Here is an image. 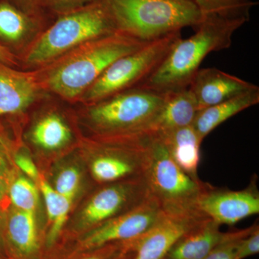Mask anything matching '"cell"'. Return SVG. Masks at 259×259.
Returning <instances> with one entry per match:
<instances>
[{"label": "cell", "instance_id": "6da1fadb", "mask_svg": "<svg viewBox=\"0 0 259 259\" xmlns=\"http://www.w3.org/2000/svg\"><path fill=\"white\" fill-rule=\"evenodd\" d=\"M245 23L220 17L203 18L195 34L180 38L154 72L138 88L161 93L188 88L207 56L231 47L233 34Z\"/></svg>", "mask_w": 259, "mask_h": 259}, {"label": "cell", "instance_id": "7a4b0ae2", "mask_svg": "<svg viewBox=\"0 0 259 259\" xmlns=\"http://www.w3.org/2000/svg\"><path fill=\"white\" fill-rule=\"evenodd\" d=\"M116 31L148 42L197 28L203 18L192 0H102Z\"/></svg>", "mask_w": 259, "mask_h": 259}, {"label": "cell", "instance_id": "3957f363", "mask_svg": "<svg viewBox=\"0 0 259 259\" xmlns=\"http://www.w3.org/2000/svg\"><path fill=\"white\" fill-rule=\"evenodd\" d=\"M146 42L117 32L88 42L49 73V88L64 98L79 96L112 63Z\"/></svg>", "mask_w": 259, "mask_h": 259}, {"label": "cell", "instance_id": "277c9868", "mask_svg": "<svg viewBox=\"0 0 259 259\" xmlns=\"http://www.w3.org/2000/svg\"><path fill=\"white\" fill-rule=\"evenodd\" d=\"M117 32L102 0L59 15L29 51V64H44L71 49Z\"/></svg>", "mask_w": 259, "mask_h": 259}, {"label": "cell", "instance_id": "5b68a950", "mask_svg": "<svg viewBox=\"0 0 259 259\" xmlns=\"http://www.w3.org/2000/svg\"><path fill=\"white\" fill-rule=\"evenodd\" d=\"M166 93L143 88L126 90L93 103L89 118L100 134L134 136L152 132Z\"/></svg>", "mask_w": 259, "mask_h": 259}, {"label": "cell", "instance_id": "8992f818", "mask_svg": "<svg viewBox=\"0 0 259 259\" xmlns=\"http://www.w3.org/2000/svg\"><path fill=\"white\" fill-rule=\"evenodd\" d=\"M149 150L145 180L150 195L158 201L166 213L199 211L197 201L209 185L194 180L177 164L159 135L151 133Z\"/></svg>", "mask_w": 259, "mask_h": 259}, {"label": "cell", "instance_id": "52a82bcc", "mask_svg": "<svg viewBox=\"0 0 259 259\" xmlns=\"http://www.w3.org/2000/svg\"><path fill=\"white\" fill-rule=\"evenodd\" d=\"M180 38L181 31L155 39L112 63L83 93V100L95 103L138 88L154 72Z\"/></svg>", "mask_w": 259, "mask_h": 259}, {"label": "cell", "instance_id": "ba28073f", "mask_svg": "<svg viewBox=\"0 0 259 259\" xmlns=\"http://www.w3.org/2000/svg\"><path fill=\"white\" fill-rule=\"evenodd\" d=\"M166 213L158 201L150 195L128 212L94 228L83 237L80 248L95 250L110 243L139 238L151 230Z\"/></svg>", "mask_w": 259, "mask_h": 259}, {"label": "cell", "instance_id": "9c48e42d", "mask_svg": "<svg viewBox=\"0 0 259 259\" xmlns=\"http://www.w3.org/2000/svg\"><path fill=\"white\" fill-rule=\"evenodd\" d=\"M197 209L218 225L236 224L258 214L259 194L255 182L245 190H218L209 185L197 203Z\"/></svg>", "mask_w": 259, "mask_h": 259}, {"label": "cell", "instance_id": "30bf717a", "mask_svg": "<svg viewBox=\"0 0 259 259\" xmlns=\"http://www.w3.org/2000/svg\"><path fill=\"white\" fill-rule=\"evenodd\" d=\"M207 218L199 211L166 213L140 238L134 259H163L181 237Z\"/></svg>", "mask_w": 259, "mask_h": 259}, {"label": "cell", "instance_id": "8fae6325", "mask_svg": "<svg viewBox=\"0 0 259 259\" xmlns=\"http://www.w3.org/2000/svg\"><path fill=\"white\" fill-rule=\"evenodd\" d=\"M256 85L216 68L199 69L189 89L199 111L256 88Z\"/></svg>", "mask_w": 259, "mask_h": 259}, {"label": "cell", "instance_id": "7c38bea8", "mask_svg": "<svg viewBox=\"0 0 259 259\" xmlns=\"http://www.w3.org/2000/svg\"><path fill=\"white\" fill-rule=\"evenodd\" d=\"M220 226L209 218L204 220L181 237L163 259H203L235 233H223Z\"/></svg>", "mask_w": 259, "mask_h": 259}, {"label": "cell", "instance_id": "4fadbf2b", "mask_svg": "<svg viewBox=\"0 0 259 259\" xmlns=\"http://www.w3.org/2000/svg\"><path fill=\"white\" fill-rule=\"evenodd\" d=\"M198 111L197 101L189 88L166 93L152 132L165 135L192 125Z\"/></svg>", "mask_w": 259, "mask_h": 259}, {"label": "cell", "instance_id": "5bb4252c", "mask_svg": "<svg viewBox=\"0 0 259 259\" xmlns=\"http://www.w3.org/2000/svg\"><path fill=\"white\" fill-rule=\"evenodd\" d=\"M36 93V85L30 76L0 63V117L23 111Z\"/></svg>", "mask_w": 259, "mask_h": 259}, {"label": "cell", "instance_id": "9a60e30c", "mask_svg": "<svg viewBox=\"0 0 259 259\" xmlns=\"http://www.w3.org/2000/svg\"><path fill=\"white\" fill-rule=\"evenodd\" d=\"M258 102L259 88L256 87L226 101L199 110L192 126L199 139L203 141L207 135L225 121L250 107L256 105Z\"/></svg>", "mask_w": 259, "mask_h": 259}, {"label": "cell", "instance_id": "2e32d148", "mask_svg": "<svg viewBox=\"0 0 259 259\" xmlns=\"http://www.w3.org/2000/svg\"><path fill=\"white\" fill-rule=\"evenodd\" d=\"M159 136L164 141L168 152L177 164L194 180H200L197 171L202 141L199 139L193 126L182 127Z\"/></svg>", "mask_w": 259, "mask_h": 259}, {"label": "cell", "instance_id": "e0dca14e", "mask_svg": "<svg viewBox=\"0 0 259 259\" xmlns=\"http://www.w3.org/2000/svg\"><path fill=\"white\" fill-rule=\"evenodd\" d=\"M8 238L19 255L34 254L39 248L35 213L17 209L12 213L8 221Z\"/></svg>", "mask_w": 259, "mask_h": 259}, {"label": "cell", "instance_id": "ac0fdd59", "mask_svg": "<svg viewBox=\"0 0 259 259\" xmlns=\"http://www.w3.org/2000/svg\"><path fill=\"white\" fill-rule=\"evenodd\" d=\"M71 132L60 116L49 114L40 119L31 131L30 139L34 144L48 151L64 147L69 142Z\"/></svg>", "mask_w": 259, "mask_h": 259}, {"label": "cell", "instance_id": "d6986e66", "mask_svg": "<svg viewBox=\"0 0 259 259\" xmlns=\"http://www.w3.org/2000/svg\"><path fill=\"white\" fill-rule=\"evenodd\" d=\"M44 195L51 226L47 237V244L51 246L59 238L67 220L73 199L56 192L42 177L38 182Z\"/></svg>", "mask_w": 259, "mask_h": 259}, {"label": "cell", "instance_id": "ffe728a7", "mask_svg": "<svg viewBox=\"0 0 259 259\" xmlns=\"http://www.w3.org/2000/svg\"><path fill=\"white\" fill-rule=\"evenodd\" d=\"M33 17L8 0H0V38L11 42L24 38L35 26Z\"/></svg>", "mask_w": 259, "mask_h": 259}, {"label": "cell", "instance_id": "44dd1931", "mask_svg": "<svg viewBox=\"0 0 259 259\" xmlns=\"http://www.w3.org/2000/svg\"><path fill=\"white\" fill-rule=\"evenodd\" d=\"M202 18L220 17L229 20H250V10L257 5L253 0H192Z\"/></svg>", "mask_w": 259, "mask_h": 259}, {"label": "cell", "instance_id": "7402d4cb", "mask_svg": "<svg viewBox=\"0 0 259 259\" xmlns=\"http://www.w3.org/2000/svg\"><path fill=\"white\" fill-rule=\"evenodd\" d=\"M10 200L17 209L35 212L39 202L38 191L33 182L20 177L10 186Z\"/></svg>", "mask_w": 259, "mask_h": 259}, {"label": "cell", "instance_id": "603a6c76", "mask_svg": "<svg viewBox=\"0 0 259 259\" xmlns=\"http://www.w3.org/2000/svg\"><path fill=\"white\" fill-rule=\"evenodd\" d=\"M80 180L81 175L76 167H66L56 177L54 190L62 195L74 199L79 190Z\"/></svg>", "mask_w": 259, "mask_h": 259}, {"label": "cell", "instance_id": "cb8c5ba5", "mask_svg": "<svg viewBox=\"0 0 259 259\" xmlns=\"http://www.w3.org/2000/svg\"><path fill=\"white\" fill-rule=\"evenodd\" d=\"M255 225L245 229L235 231L233 236L216 247L203 259H234L235 250L238 241L253 231Z\"/></svg>", "mask_w": 259, "mask_h": 259}, {"label": "cell", "instance_id": "d4e9b609", "mask_svg": "<svg viewBox=\"0 0 259 259\" xmlns=\"http://www.w3.org/2000/svg\"><path fill=\"white\" fill-rule=\"evenodd\" d=\"M259 252V227L255 224L249 234L242 238L235 250L234 259H244Z\"/></svg>", "mask_w": 259, "mask_h": 259}, {"label": "cell", "instance_id": "484cf974", "mask_svg": "<svg viewBox=\"0 0 259 259\" xmlns=\"http://www.w3.org/2000/svg\"><path fill=\"white\" fill-rule=\"evenodd\" d=\"M12 168L4 145L0 141V202L11 185Z\"/></svg>", "mask_w": 259, "mask_h": 259}, {"label": "cell", "instance_id": "4316f807", "mask_svg": "<svg viewBox=\"0 0 259 259\" xmlns=\"http://www.w3.org/2000/svg\"><path fill=\"white\" fill-rule=\"evenodd\" d=\"M96 1L97 0H45V5L59 16L80 9Z\"/></svg>", "mask_w": 259, "mask_h": 259}, {"label": "cell", "instance_id": "83f0119b", "mask_svg": "<svg viewBox=\"0 0 259 259\" xmlns=\"http://www.w3.org/2000/svg\"><path fill=\"white\" fill-rule=\"evenodd\" d=\"M15 162L17 166L23 171L33 182L38 183L39 180L41 178L38 170H37L35 163L31 158L26 155L18 154L15 156Z\"/></svg>", "mask_w": 259, "mask_h": 259}, {"label": "cell", "instance_id": "f1b7e54d", "mask_svg": "<svg viewBox=\"0 0 259 259\" xmlns=\"http://www.w3.org/2000/svg\"><path fill=\"white\" fill-rule=\"evenodd\" d=\"M20 10L35 16L39 13L42 6H46L45 0H8Z\"/></svg>", "mask_w": 259, "mask_h": 259}, {"label": "cell", "instance_id": "f546056e", "mask_svg": "<svg viewBox=\"0 0 259 259\" xmlns=\"http://www.w3.org/2000/svg\"><path fill=\"white\" fill-rule=\"evenodd\" d=\"M0 63L7 66H13L17 64L15 56L1 44H0Z\"/></svg>", "mask_w": 259, "mask_h": 259}]
</instances>
